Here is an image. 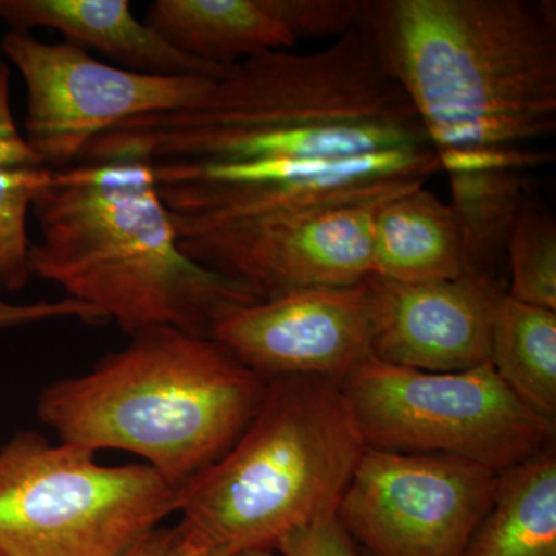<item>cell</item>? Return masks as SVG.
I'll return each instance as SVG.
<instances>
[{
    "mask_svg": "<svg viewBox=\"0 0 556 556\" xmlns=\"http://www.w3.org/2000/svg\"><path fill=\"white\" fill-rule=\"evenodd\" d=\"M416 146H430L422 124L354 27L313 53L270 51L241 61L192 108L126 121L80 160L346 159Z\"/></svg>",
    "mask_w": 556,
    "mask_h": 556,
    "instance_id": "1",
    "label": "cell"
},
{
    "mask_svg": "<svg viewBox=\"0 0 556 556\" xmlns=\"http://www.w3.org/2000/svg\"><path fill=\"white\" fill-rule=\"evenodd\" d=\"M31 212L40 233L28 249L31 277L58 285L126 334L174 328L211 338L223 313L262 300L182 251L148 160L50 169Z\"/></svg>",
    "mask_w": 556,
    "mask_h": 556,
    "instance_id": "2",
    "label": "cell"
},
{
    "mask_svg": "<svg viewBox=\"0 0 556 556\" xmlns=\"http://www.w3.org/2000/svg\"><path fill=\"white\" fill-rule=\"evenodd\" d=\"M354 27L434 150L554 134L555 2L361 0Z\"/></svg>",
    "mask_w": 556,
    "mask_h": 556,
    "instance_id": "3",
    "label": "cell"
},
{
    "mask_svg": "<svg viewBox=\"0 0 556 556\" xmlns=\"http://www.w3.org/2000/svg\"><path fill=\"white\" fill-rule=\"evenodd\" d=\"M130 339L86 375L43 388L39 419L61 442L131 453L182 485L243 433L269 379L211 338L152 328Z\"/></svg>",
    "mask_w": 556,
    "mask_h": 556,
    "instance_id": "4",
    "label": "cell"
},
{
    "mask_svg": "<svg viewBox=\"0 0 556 556\" xmlns=\"http://www.w3.org/2000/svg\"><path fill=\"white\" fill-rule=\"evenodd\" d=\"M365 450L339 382L269 379L243 433L178 486L179 527L229 556L274 548L295 529L338 515Z\"/></svg>",
    "mask_w": 556,
    "mask_h": 556,
    "instance_id": "5",
    "label": "cell"
},
{
    "mask_svg": "<svg viewBox=\"0 0 556 556\" xmlns=\"http://www.w3.org/2000/svg\"><path fill=\"white\" fill-rule=\"evenodd\" d=\"M178 485L146 464L21 431L0 448V551L9 556H121L177 514Z\"/></svg>",
    "mask_w": 556,
    "mask_h": 556,
    "instance_id": "6",
    "label": "cell"
},
{
    "mask_svg": "<svg viewBox=\"0 0 556 556\" xmlns=\"http://www.w3.org/2000/svg\"><path fill=\"white\" fill-rule=\"evenodd\" d=\"M340 386L369 448L455 456L503 473L554 441L555 420L527 407L490 362L433 372L369 357Z\"/></svg>",
    "mask_w": 556,
    "mask_h": 556,
    "instance_id": "7",
    "label": "cell"
},
{
    "mask_svg": "<svg viewBox=\"0 0 556 556\" xmlns=\"http://www.w3.org/2000/svg\"><path fill=\"white\" fill-rule=\"evenodd\" d=\"M177 230L211 228L252 215L383 201L426 185L439 169L431 146L346 159L153 164Z\"/></svg>",
    "mask_w": 556,
    "mask_h": 556,
    "instance_id": "8",
    "label": "cell"
},
{
    "mask_svg": "<svg viewBox=\"0 0 556 556\" xmlns=\"http://www.w3.org/2000/svg\"><path fill=\"white\" fill-rule=\"evenodd\" d=\"M0 49L27 91L24 137L51 170L75 166L94 139L126 121L192 108L214 80L142 75L30 33L10 31Z\"/></svg>",
    "mask_w": 556,
    "mask_h": 556,
    "instance_id": "9",
    "label": "cell"
},
{
    "mask_svg": "<svg viewBox=\"0 0 556 556\" xmlns=\"http://www.w3.org/2000/svg\"><path fill=\"white\" fill-rule=\"evenodd\" d=\"M497 478L460 457L367 447L338 518L371 556H466Z\"/></svg>",
    "mask_w": 556,
    "mask_h": 556,
    "instance_id": "10",
    "label": "cell"
},
{
    "mask_svg": "<svg viewBox=\"0 0 556 556\" xmlns=\"http://www.w3.org/2000/svg\"><path fill=\"white\" fill-rule=\"evenodd\" d=\"M383 201L270 212L178 230L179 244L201 266L262 300L298 289L353 287L371 276L372 225Z\"/></svg>",
    "mask_w": 556,
    "mask_h": 556,
    "instance_id": "11",
    "label": "cell"
},
{
    "mask_svg": "<svg viewBox=\"0 0 556 556\" xmlns=\"http://www.w3.org/2000/svg\"><path fill=\"white\" fill-rule=\"evenodd\" d=\"M211 339L263 378L306 376L340 383L372 357L367 280L233 306L219 316Z\"/></svg>",
    "mask_w": 556,
    "mask_h": 556,
    "instance_id": "12",
    "label": "cell"
},
{
    "mask_svg": "<svg viewBox=\"0 0 556 556\" xmlns=\"http://www.w3.org/2000/svg\"><path fill=\"white\" fill-rule=\"evenodd\" d=\"M372 357L397 367L448 372L490 361L492 327L507 285L496 276L437 283L367 278Z\"/></svg>",
    "mask_w": 556,
    "mask_h": 556,
    "instance_id": "13",
    "label": "cell"
},
{
    "mask_svg": "<svg viewBox=\"0 0 556 556\" xmlns=\"http://www.w3.org/2000/svg\"><path fill=\"white\" fill-rule=\"evenodd\" d=\"M0 20L14 33H61L65 42L98 51L118 67L142 75L217 79L229 68L172 49L135 16L129 0H0Z\"/></svg>",
    "mask_w": 556,
    "mask_h": 556,
    "instance_id": "14",
    "label": "cell"
},
{
    "mask_svg": "<svg viewBox=\"0 0 556 556\" xmlns=\"http://www.w3.org/2000/svg\"><path fill=\"white\" fill-rule=\"evenodd\" d=\"M142 21L172 49L222 68L298 43L276 0H156Z\"/></svg>",
    "mask_w": 556,
    "mask_h": 556,
    "instance_id": "15",
    "label": "cell"
},
{
    "mask_svg": "<svg viewBox=\"0 0 556 556\" xmlns=\"http://www.w3.org/2000/svg\"><path fill=\"white\" fill-rule=\"evenodd\" d=\"M371 276L407 285L470 276L452 208L426 185L391 197L376 211Z\"/></svg>",
    "mask_w": 556,
    "mask_h": 556,
    "instance_id": "16",
    "label": "cell"
},
{
    "mask_svg": "<svg viewBox=\"0 0 556 556\" xmlns=\"http://www.w3.org/2000/svg\"><path fill=\"white\" fill-rule=\"evenodd\" d=\"M466 556H556L555 448L507 468Z\"/></svg>",
    "mask_w": 556,
    "mask_h": 556,
    "instance_id": "17",
    "label": "cell"
},
{
    "mask_svg": "<svg viewBox=\"0 0 556 556\" xmlns=\"http://www.w3.org/2000/svg\"><path fill=\"white\" fill-rule=\"evenodd\" d=\"M490 364L522 402L546 419L556 416V311L504 294L492 327Z\"/></svg>",
    "mask_w": 556,
    "mask_h": 556,
    "instance_id": "18",
    "label": "cell"
},
{
    "mask_svg": "<svg viewBox=\"0 0 556 556\" xmlns=\"http://www.w3.org/2000/svg\"><path fill=\"white\" fill-rule=\"evenodd\" d=\"M450 203L463 240L468 273L495 276L526 199L519 172L448 175Z\"/></svg>",
    "mask_w": 556,
    "mask_h": 556,
    "instance_id": "19",
    "label": "cell"
},
{
    "mask_svg": "<svg viewBox=\"0 0 556 556\" xmlns=\"http://www.w3.org/2000/svg\"><path fill=\"white\" fill-rule=\"evenodd\" d=\"M510 283L507 294L526 305L556 311V222L526 200L506 249Z\"/></svg>",
    "mask_w": 556,
    "mask_h": 556,
    "instance_id": "20",
    "label": "cell"
},
{
    "mask_svg": "<svg viewBox=\"0 0 556 556\" xmlns=\"http://www.w3.org/2000/svg\"><path fill=\"white\" fill-rule=\"evenodd\" d=\"M295 40L340 38L356 25L361 0H276Z\"/></svg>",
    "mask_w": 556,
    "mask_h": 556,
    "instance_id": "21",
    "label": "cell"
},
{
    "mask_svg": "<svg viewBox=\"0 0 556 556\" xmlns=\"http://www.w3.org/2000/svg\"><path fill=\"white\" fill-rule=\"evenodd\" d=\"M439 169L455 174L538 169L554 160V153L522 146L490 144L437 150Z\"/></svg>",
    "mask_w": 556,
    "mask_h": 556,
    "instance_id": "22",
    "label": "cell"
},
{
    "mask_svg": "<svg viewBox=\"0 0 556 556\" xmlns=\"http://www.w3.org/2000/svg\"><path fill=\"white\" fill-rule=\"evenodd\" d=\"M280 556H358L353 536L339 521L338 515L317 519L295 529L274 547Z\"/></svg>",
    "mask_w": 556,
    "mask_h": 556,
    "instance_id": "23",
    "label": "cell"
},
{
    "mask_svg": "<svg viewBox=\"0 0 556 556\" xmlns=\"http://www.w3.org/2000/svg\"><path fill=\"white\" fill-rule=\"evenodd\" d=\"M64 318H76L91 325L105 321L100 311L68 298L54 300V302L42 300L35 303H9L0 300V331L30 327L43 321L64 320Z\"/></svg>",
    "mask_w": 556,
    "mask_h": 556,
    "instance_id": "24",
    "label": "cell"
},
{
    "mask_svg": "<svg viewBox=\"0 0 556 556\" xmlns=\"http://www.w3.org/2000/svg\"><path fill=\"white\" fill-rule=\"evenodd\" d=\"M47 169L17 129L10 105V91L0 87V182Z\"/></svg>",
    "mask_w": 556,
    "mask_h": 556,
    "instance_id": "25",
    "label": "cell"
},
{
    "mask_svg": "<svg viewBox=\"0 0 556 556\" xmlns=\"http://www.w3.org/2000/svg\"><path fill=\"white\" fill-rule=\"evenodd\" d=\"M178 529L159 527L121 556H178Z\"/></svg>",
    "mask_w": 556,
    "mask_h": 556,
    "instance_id": "26",
    "label": "cell"
},
{
    "mask_svg": "<svg viewBox=\"0 0 556 556\" xmlns=\"http://www.w3.org/2000/svg\"><path fill=\"white\" fill-rule=\"evenodd\" d=\"M179 533L178 556H229L218 548L208 546L199 538L190 535V533L177 527Z\"/></svg>",
    "mask_w": 556,
    "mask_h": 556,
    "instance_id": "27",
    "label": "cell"
},
{
    "mask_svg": "<svg viewBox=\"0 0 556 556\" xmlns=\"http://www.w3.org/2000/svg\"><path fill=\"white\" fill-rule=\"evenodd\" d=\"M230 556H280L274 548H252V551L239 552Z\"/></svg>",
    "mask_w": 556,
    "mask_h": 556,
    "instance_id": "28",
    "label": "cell"
},
{
    "mask_svg": "<svg viewBox=\"0 0 556 556\" xmlns=\"http://www.w3.org/2000/svg\"><path fill=\"white\" fill-rule=\"evenodd\" d=\"M3 64H5V62L2 60V49H0V67H2Z\"/></svg>",
    "mask_w": 556,
    "mask_h": 556,
    "instance_id": "29",
    "label": "cell"
},
{
    "mask_svg": "<svg viewBox=\"0 0 556 556\" xmlns=\"http://www.w3.org/2000/svg\"><path fill=\"white\" fill-rule=\"evenodd\" d=\"M0 556H9V555H5V554H3L2 551H0Z\"/></svg>",
    "mask_w": 556,
    "mask_h": 556,
    "instance_id": "30",
    "label": "cell"
}]
</instances>
